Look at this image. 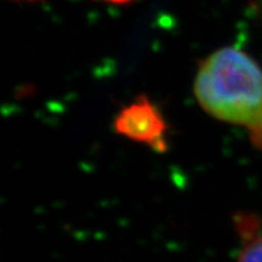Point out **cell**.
<instances>
[{
	"label": "cell",
	"instance_id": "6da1fadb",
	"mask_svg": "<svg viewBox=\"0 0 262 262\" xmlns=\"http://www.w3.org/2000/svg\"><path fill=\"white\" fill-rule=\"evenodd\" d=\"M194 95L207 114L248 131L262 150V69L237 47L214 51L201 63Z\"/></svg>",
	"mask_w": 262,
	"mask_h": 262
},
{
	"label": "cell",
	"instance_id": "3957f363",
	"mask_svg": "<svg viewBox=\"0 0 262 262\" xmlns=\"http://www.w3.org/2000/svg\"><path fill=\"white\" fill-rule=\"evenodd\" d=\"M235 228L242 241L238 262H262V226L258 218L249 213L238 214Z\"/></svg>",
	"mask_w": 262,
	"mask_h": 262
},
{
	"label": "cell",
	"instance_id": "277c9868",
	"mask_svg": "<svg viewBox=\"0 0 262 262\" xmlns=\"http://www.w3.org/2000/svg\"><path fill=\"white\" fill-rule=\"evenodd\" d=\"M106 2H110V3H115V4H122V3H127V2H131V0H106Z\"/></svg>",
	"mask_w": 262,
	"mask_h": 262
},
{
	"label": "cell",
	"instance_id": "7a4b0ae2",
	"mask_svg": "<svg viewBox=\"0 0 262 262\" xmlns=\"http://www.w3.org/2000/svg\"><path fill=\"white\" fill-rule=\"evenodd\" d=\"M115 131L126 138L151 146L157 151H165L166 122L161 111L147 98H138L118 114Z\"/></svg>",
	"mask_w": 262,
	"mask_h": 262
}]
</instances>
